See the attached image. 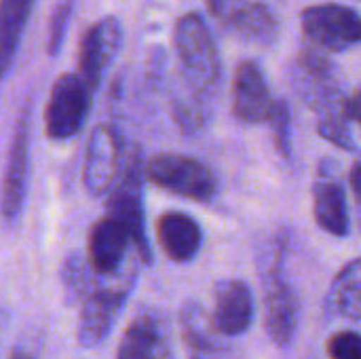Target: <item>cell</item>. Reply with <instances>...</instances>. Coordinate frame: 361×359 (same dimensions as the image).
Wrapping results in <instances>:
<instances>
[{"instance_id": "6da1fadb", "label": "cell", "mask_w": 361, "mask_h": 359, "mask_svg": "<svg viewBox=\"0 0 361 359\" xmlns=\"http://www.w3.org/2000/svg\"><path fill=\"white\" fill-rule=\"evenodd\" d=\"M176 51L186 80L201 97L220 80V55L205 19L199 13H186L173 30Z\"/></svg>"}, {"instance_id": "7a4b0ae2", "label": "cell", "mask_w": 361, "mask_h": 359, "mask_svg": "<svg viewBox=\"0 0 361 359\" xmlns=\"http://www.w3.org/2000/svg\"><path fill=\"white\" fill-rule=\"evenodd\" d=\"M133 288V275H125V277H95L93 288L89 290V294L80 300V322H78V345L85 349H93L97 345H102L125 303L127 296Z\"/></svg>"}, {"instance_id": "3957f363", "label": "cell", "mask_w": 361, "mask_h": 359, "mask_svg": "<svg viewBox=\"0 0 361 359\" xmlns=\"http://www.w3.org/2000/svg\"><path fill=\"white\" fill-rule=\"evenodd\" d=\"M108 216L116 218L131 235L135 254L148 264L152 252L144 226V207H142V157L137 146H127L125 165L118 176V182L108 193Z\"/></svg>"}, {"instance_id": "277c9868", "label": "cell", "mask_w": 361, "mask_h": 359, "mask_svg": "<svg viewBox=\"0 0 361 359\" xmlns=\"http://www.w3.org/2000/svg\"><path fill=\"white\" fill-rule=\"evenodd\" d=\"M91 87L80 74H61L51 87L44 110V129L51 140H70L80 133L91 110Z\"/></svg>"}, {"instance_id": "5b68a950", "label": "cell", "mask_w": 361, "mask_h": 359, "mask_svg": "<svg viewBox=\"0 0 361 359\" xmlns=\"http://www.w3.org/2000/svg\"><path fill=\"white\" fill-rule=\"evenodd\" d=\"M146 176L152 184L195 201H209L218 190L212 169L201 161L182 154L154 157L146 167Z\"/></svg>"}, {"instance_id": "8992f818", "label": "cell", "mask_w": 361, "mask_h": 359, "mask_svg": "<svg viewBox=\"0 0 361 359\" xmlns=\"http://www.w3.org/2000/svg\"><path fill=\"white\" fill-rule=\"evenodd\" d=\"M302 32L324 51H347L361 42V15L343 4H315L300 13Z\"/></svg>"}, {"instance_id": "52a82bcc", "label": "cell", "mask_w": 361, "mask_h": 359, "mask_svg": "<svg viewBox=\"0 0 361 359\" xmlns=\"http://www.w3.org/2000/svg\"><path fill=\"white\" fill-rule=\"evenodd\" d=\"M125 154L127 148L123 146L121 133L114 125L102 123L91 131L82 180L93 197H104L114 188L125 165Z\"/></svg>"}, {"instance_id": "ba28073f", "label": "cell", "mask_w": 361, "mask_h": 359, "mask_svg": "<svg viewBox=\"0 0 361 359\" xmlns=\"http://www.w3.org/2000/svg\"><path fill=\"white\" fill-rule=\"evenodd\" d=\"M123 42V25L116 17H104L89 25V30L80 38V49H78V74L82 80L95 89L118 53Z\"/></svg>"}, {"instance_id": "9c48e42d", "label": "cell", "mask_w": 361, "mask_h": 359, "mask_svg": "<svg viewBox=\"0 0 361 359\" xmlns=\"http://www.w3.org/2000/svg\"><path fill=\"white\" fill-rule=\"evenodd\" d=\"M27 178H30V121H27V110H23L15 127V135H13L8 161H6V171L2 180L0 209L6 220H15L23 209V201L27 193Z\"/></svg>"}, {"instance_id": "30bf717a", "label": "cell", "mask_w": 361, "mask_h": 359, "mask_svg": "<svg viewBox=\"0 0 361 359\" xmlns=\"http://www.w3.org/2000/svg\"><path fill=\"white\" fill-rule=\"evenodd\" d=\"M273 104L275 99L260 66L256 61H241L233 76V114L245 125L267 123Z\"/></svg>"}, {"instance_id": "8fae6325", "label": "cell", "mask_w": 361, "mask_h": 359, "mask_svg": "<svg viewBox=\"0 0 361 359\" xmlns=\"http://www.w3.org/2000/svg\"><path fill=\"white\" fill-rule=\"evenodd\" d=\"M212 15L254 42H271L277 34V21L271 8L256 0H207Z\"/></svg>"}, {"instance_id": "7c38bea8", "label": "cell", "mask_w": 361, "mask_h": 359, "mask_svg": "<svg viewBox=\"0 0 361 359\" xmlns=\"http://www.w3.org/2000/svg\"><path fill=\"white\" fill-rule=\"evenodd\" d=\"M133 239L129 231L112 216L97 220L89 233L87 260L99 277H116L125 264Z\"/></svg>"}, {"instance_id": "4fadbf2b", "label": "cell", "mask_w": 361, "mask_h": 359, "mask_svg": "<svg viewBox=\"0 0 361 359\" xmlns=\"http://www.w3.org/2000/svg\"><path fill=\"white\" fill-rule=\"evenodd\" d=\"M254 320V298L245 281L226 279L216 286L214 313L209 317L214 330L224 336H239L247 332Z\"/></svg>"}, {"instance_id": "5bb4252c", "label": "cell", "mask_w": 361, "mask_h": 359, "mask_svg": "<svg viewBox=\"0 0 361 359\" xmlns=\"http://www.w3.org/2000/svg\"><path fill=\"white\" fill-rule=\"evenodd\" d=\"M298 326V300L288 281L273 273L267 279V332L279 347H288Z\"/></svg>"}, {"instance_id": "9a60e30c", "label": "cell", "mask_w": 361, "mask_h": 359, "mask_svg": "<svg viewBox=\"0 0 361 359\" xmlns=\"http://www.w3.org/2000/svg\"><path fill=\"white\" fill-rule=\"evenodd\" d=\"M157 237L163 252L173 262H190L203 245L199 222L184 212L163 214L157 222Z\"/></svg>"}, {"instance_id": "2e32d148", "label": "cell", "mask_w": 361, "mask_h": 359, "mask_svg": "<svg viewBox=\"0 0 361 359\" xmlns=\"http://www.w3.org/2000/svg\"><path fill=\"white\" fill-rule=\"evenodd\" d=\"M34 0H0V80L13 68Z\"/></svg>"}, {"instance_id": "e0dca14e", "label": "cell", "mask_w": 361, "mask_h": 359, "mask_svg": "<svg viewBox=\"0 0 361 359\" xmlns=\"http://www.w3.org/2000/svg\"><path fill=\"white\" fill-rule=\"evenodd\" d=\"M313 216L317 224L334 235L345 237L349 233V209L343 186L336 180H322L313 190Z\"/></svg>"}, {"instance_id": "ac0fdd59", "label": "cell", "mask_w": 361, "mask_h": 359, "mask_svg": "<svg viewBox=\"0 0 361 359\" xmlns=\"http://www.w3.org/2000/svg\"><path fill=\"white\" fill-rule=\"evenodd\" d=\"M165 343L157 322L150 315L133 320L121 341L116 359H163Z\"/></svg>"}, {"instance_id": "d6986e66", "label": "cell", "mask_w": 361, "mask_h": 359, "mask_svg": "<svg viewBox=\"0 0 361 359\" xmlns=\"http://www.w3.org/2000/svg\"><path fill=\"white\" fill-rule=\"evenodd\" d=\"M328 303L334 313L349 320H361V258L343 267L336 275Z\"/></svg>"}, {"instance_id": "ffe728a7", "label": "cell", "mask_w": 361, "mask_h": 359, "mask_svg": "<svg viewBox=\"0 0 361 359\" xmlns=\"http://www.w3.org/2000/svg\"><path fill=\"white\" fill-rule=\"evenodd\" d=\"M97 273L91 269L89 260L80 254H72L61 269V284L66 290V298L72 305H80V300L89 294L95 284Z\"/></svg>"}, {"instance_id": "44dd1931", "label": "cell", "mask_w": 361, "mask_h": 359, "mask_svg": "<svg viewBox=\"0 0 361 359\" xmlns=\"http://www.w3.org/2000/svg\"><path fill=\"white\" fill-rule=\"evenodd\" d=\"M319 133L330 140L332 144L341 146V148H353L351 142V133L347 127V114H345V104L341 106V110H336V106L330 102V106L326 108V112L319 116Z\"/></svg>"}, {"instance_id": "7402d4cb", "label": "cell", "mask_w": 361, "mask_h": 359, "mask_svg": "<svg viewBox=\"0 0 361 359\" xmlns=\"http://www.w3.org/2000/svg\"><path fill=\"white\" fill-rule=\"evenodd\" d=\"M72 8H74V0H59L53 15H51V28H49V53L57 55L72 17Z\"/></svg>"}, {"instance_id": "603a6c76", "label": "cell", "mask_w": 361, "mask_h": 359, "mask_svg": "<svg viewBox=\"0 0 361 359\" xmlns=\"http://www.w3.org/2000/svg\"><path fill=\"white\" fill-rule=\"evenodd\" d=\"M330 359H361V334L357 332H338L328 341Z\"/></svg>"}, {"instance_id": "cb8c5ba5", "label": "cell", "mask_w": 361, "mask_h": 359, "mask_svg": "<svg viewBox=\"0 0 361 359\" xmlns=\"http://www.w3.org/2000/svg\"><path fill=\"white\" fill-rule=\"evenodd\" d=\"M269 123L273 127V135H275L277 150L283 157H290V133H288V127H290V110H288L286 102H275L273 104Z\"/></svg>"}, {"instance_id": "d4e9b609", "label": "cell", "mask_w": 361, "mask_h": 359, "mask_svg": "<svg viewBox=\"0 0 361 359\" xmlns=\"http://www.w3.org/2000/svg\"><path fill=\"white\" fill-rule=\"evenodd\" d=\"M300 63L305 70H309L313 76H328L330 61L317 51V49H305L300 55Z\"/></svg>"}, {"instance_id": "484cf974", "label": "cell", "mask_w": 361, "mask_h": 359, "mask_svg": "<svg viewBox=\"0 0 361 359\" xmlns=\"http://www.w3.org/2000/svg\"><path fill=\"white\" fill-rule=\"evenodd\" d=\"M345 114L347 118H353L361 125V87L349 99H345Z\"/></svg>"}, {"instance_id": "4316f807", "label": "cell", "mask_w": 361, "mask_h": 359, "mask_svg": "<svg viewBox=\"0 0 361 359\" xmlns=\"http://www.w3.org/2000/svg\"><path fill=\"white\" fill-rule=\"evenodd\" d=\"M349 184H351V190L357 199L361 207V163H355L349 171Z\"/></svg>"}, {"instance_id": "83f0119b", "label": "cell", "mask_w": 361, "mask_h": 359, "mask_svg": "<svg viewBox=\"0 0 361 359\" xmlns=\"http://www.w3.org/2000/svg\"><path fill=\"white\" fill-rule=\"evenodd\" d=\"M8 359H36L34 353L25 351V349H13V353L8 355Z\"/></svg>"}, {"instance_id": "f1b7e54d", "label": "cell", "mask_w": 361, "mask_h": 359, "mask_svg": "<svg viewBox=\"0 0 361 359\" xmlns=\"http://www.w3.org/2000/svg\"><path fill=\"white\" fill-rule=\"evenodd\" d=\"M192 359H212V358H207V355H195Z\"/></svg>"}]
</instances>
